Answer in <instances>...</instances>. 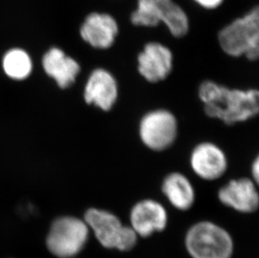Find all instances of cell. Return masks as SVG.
<instances>
[{"label": "cell", "mask_w": 259, "mask_h": 258, "mask_svg": "<svg viewBox=\"0 0 259 258\" xmlns=\"http://www.w3.org/2000/svg\"><path fill=\"white\" fill-rule=\"evenodd\" d=\"M199 98L208 117L228 125L246 122L258 113V91L231 89L211 80L199 88Z\"/></svg>", "instance_id": "6da1fadb"}, {"label": "cell", "mask_w": 259, "mask_h": 258, "mask_svg": "<svg viewBox=\"0 0 259 258\" xmlns=\"http://www.w3.org/2000/svg\"><path fill=\"white\" fill-rule=\"evenodd\" d=\"M218 39L221 48L228 56H245L249 61H256L259 56L258 7L224 27Z\"/></svg>", "instance_id": "7a4b0ae2"}, {"label": "cell", "mask_w": 259, "mask_h": 258, "mask_svg": "<svg viewBox=\"0 0 259 258\" xmlns=\"http://www.w3.org/2000/svg\"><path fill=\"white\" fill-rule=\"evenodd\" d=\"M131 21L136 26L144 27L163 23L176 38L185 36L189 30L188 16L173 0H138Z\"/></svg>", "instance_id": "3957f363"}, {"label": "cell", "mask_w": 259, "mask_h": 258, "mask_svg": "<svg viewBox=\"0 0 259 258\" xmlns=\"http://www.w3.org/2000/svg\"><path fill=\"white\" fill-rule=\"evenodd\" d=\"M186 247L192 258H231L233 241L228 231L220 226L201 222L186 233Z\"/></svg>", "instance_id": "277c9868"}, {"label": "cell", "mask_w": 259, "mask_h": 258, "mask_svg": "<svg viewBox=\"0 0 259 258\" xmlns=\"http://www.w3.org/2000/svg\"><path fill=\"white\" fill-rule=\"evenodd\" d=\"M84 221L105 248L127 251L132 250L137 243V234L131 227L123 226L118 217L105 209H88Z\"/></svg>", "instance_id": "5b68a950"}, {"label": "cell", "mask_w": 259, "mask_h": 258, "mask_svg": "<svg viewBox=\"0 0 259 258\" xmlns=\"http://www.w3.org/2000/svg\"><path fill=\"white\" fill-rule=\"evenodd\" d=\"M89 236V227L84 220L74 217L57 218L47 236L49 251L59 258H72L83 249Z\"/></svg>", "instance_id": "8992f818"}, {"label": "cell", "mask_w": 259, "mask_h": 258, "mask_svg": "<svg viewBox=\"0 0 259 258\" xmlns=\"http://www.w3.org/2000/svg\"><path fill=\"white\" fill-rule=\"evenodd\" d=\"M140 139L148 149L163 151L169 149L178 135V122L168 110L150 111L140 120Z\"/></svg>", "instance_id": "52a82bcc"}, {"label": "cell", "mask_w": 259, "mask_h": 258, "mask_svg": "<svg viewBox=\"0 0 259 258\" xmlns=\"http://www.w3.org/2000/svg\"><path fill=\"white\" fill-rule=\"evenodd\" d=\"M173 69L171 51L159 42H149L138 56V71L151 83L166 79Z\"/></svg>", "instance_id": "ba28073f"}, {"label": "cell", "mask_w": 259, "mask_h": 258, "mask_svg": "<svg viewBox=\"0 0 259 258\" xmlns=\"http://www.w3.org/2000/svg\"><path fill=\"white\" fill-rule=\"evenodd\" d=\"M190 163L194 173L205 181L218 180L228 169L225 153L210 142H204L194 148Z\"/></svg>", "instance_id": "9c48e42d"}, {"label": "cell", "mask_w": 259, "mask_h": 258, "mask_svg": "<svg viewBox=\"0 0 259 258\" xmlns=\"http://www.w3.org/2000/svg\"><path fill=\"white\" fill-rule=\"evenodd\" d=\"M131 228L137 236L149 237L166 228L168 214L164 207L156 200H141L130 211Z\"/></svg>", "instance_id": "30bf717a"}, {"label": "cell", "mask_w": 259, "mask_h": 258, "mask_svg": "<svg viewBox=\"0 0 259 258\" xmlns=\"http://www.w3.org/2000/svg\"><path fill=\"white\" fill-rule=\"evenodd\" d=\"M118 97V85L113 74L98 68L90 74L84 89V99L103 111L113 108Z\"/></svg>", "instance_id": "8fae6325"}, {"label": "cell", "mask_w": 259, "mask_h": 258, "mask_svg": "<svg viewBox=\"0 0 259 258\" xmlns=\"http://www.w3.org/2000/svg\"><path fill=\"white\" fill-rule=\"evenodd\" d=\"M118 34V25L112 15L105 13H92L87 16L80 29L84 41L96 49L110 48Z\"/></svg>", "instance_id": "7c38bea8"}, {"label": "cell", "mask_w": 259, "mask_h": 258, "mask_svg": "<svg viewBox=\"0 0 259 258\" xmlns=\"http://www.w3.org/2000/svg\"><path fill=\"white\" fill-rule=\"evenodd\" d=\"M218 199L223 205L241 213H252L259 205L256 183L248 178L232 180L221 188Z\"/></svg>", "instance_id": "4fadbf2b"}, {"label": "cell", "mask_w": 259, "mask_h": 258, "mask_svg": "<svg viewBox=\"0 0 259 258\" xmlns=\"http://www.w3.org/2000/svg\"><path fill=\"white\" fill-rule=\"evenodd\" d=\"M42 66L46 73L62 89L71 87L81 71L78 62L58 47H52L45 54Z\"/></svg>", "instance_id": "5bb4252c"}, {"label": "cell", "mask_w": 259, "mask_h": 258, "mask_svg": "<svg viewBox=\"0 0 259 258\" xmlns=\"http://www.w3.org/2000/svg\"><path fill=\"white\" fill-rule=\"evenodd\" d=\"M162 191L169 202L180 210L191 209L196 199L193 185L186 176L171 173L164 178Z\"/></svg>", "instance_id": "9a60e30c"}, {"label": "cell", "mask_w": 259, "mask_h": 258, "mask_svg": "<svg viewBox=\"0 0 259 258\" xmlns=\"http://www.w3.org/2000/svg\"><path fill=\"white\" fill-rule=\"evenodd\" d=\"M2 66L6 76L13 80H23L29 77L33 69L31 57L20 48L11 49L3 57Z\"/></svg>", "instance_id": "2e32d148"}, {"label": "cell", "mask_w": 259, "mask_h": 258, "mask_svg": "<svg viewBox=\"0 0 259 258\" xmlns=\"http://www.w3.org/2000/svg\"><path fill=\"white\" fill-rule=\"evenodd\" d=\"M199 5L201 7L208 9V10H213L215 8L219 7L221 4L223 2V0H195Z\"/></svg>", "instance_id": "e0dca14e"}, {"label": "cell", "mask_w": 259, "mask_h": 258, "mask_svg": "<svg viewBox=\"0 0 259 258\" xmlns=\"http://www.w3.org/2000/svg\"><path fill=\"white\" fill-rule=\"evenodd\" d=\"M252 181H254L256 184L258 183L259 178V159L258 157L255 158V160L252 162Z\"/></svg>", "instance_id": "ac0fdd59"}]
</instances>
